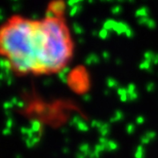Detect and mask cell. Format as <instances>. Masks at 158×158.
Returning <instances> with one entry per match:
<instances>
[{
  "label": "cell",
  "mask_w": 158,
  "mask_h": 158,
  "mask_svg": "<svg viewBox=\"0 0 158 158\" xmlns=\"http://www.w3.org/2000/svg\"><path fill=\"white\" fill-rule=\"evenodd\" d=\"M74 54L75 42L61 0L52 1L41 17L15 15L0 25V58L19 77L61 73Z\"/></svg>",
  "instance_id": "6da1fadb"
}]
</instances>
